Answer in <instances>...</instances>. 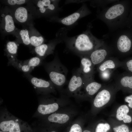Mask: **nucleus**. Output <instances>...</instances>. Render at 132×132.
Segmentation results:
<instances>
[{"mask_svg":"<svg viewBox=\"0 0 132 132\" xmlns=\"http://www.w3.org/2000/svg\"><path fill=\"white\" fill-rule=\"evenodd\" d=\"M126 10L125 1L118 0L111 6L99 11L97 17L106 25L110 32H113L123 27Z\"/></svg>","mask_w":132,"mask_h":132,"instance_id":"nucleus-1","label":"nucleus"},{"mask_svg":"<svg viewBox=\"0 0 132 132\" xmlns=\"http://www.w3.org/2000/svg\"><path fill=\"white\" fill-rule=\"evenodd\" d=\"M104 43L102 39H99L88 30L75 37L69 43V47L79 55H88L92 52L101 46Z\"/></svg>","mask_w":132,"mask_h":132,"instance_id":"nucleus-2","label":"nucleus"},{"mask_svg":"<svg viewBox=\"0 0 132 132\" xmlns=\"http://www.w3.org/2000/svg\"><path fill=\"white\" fill-rule=\"evenodd\" d=\"M44 68L52 83L58 86L63 85L66 80L67 68L55 57L52 61L44 63Z\"/></svg>","mask_w":132,"mask_h":132,"instance_id":"nucleus-3","label":"nucleus"},{"mask_svg":"<svg viewBox=\"0 0 132 132\" xmlns=\"http://www.w3.org/2000/svg\"><path fill=\"white\" fill-rule=\"evenodd\" d=\"M11 10L5 6L0 11V29L4 35L12 34L14 35L18 29L15 27Z\"/></svg>","mask_w":132,"mask_h":132,"instance_id":"nucleus-4","label":"nucleus"},{"mask_svg":"<svg viewBox=\"0 0 132 132\" xmlns=\"http://www.w3.org/2000/svg\"><path fill=\"white\" fill-rule=\"evenodd\" d=\"M29 3V7L33 15H46L54 11L56 9L55 0H32Z\"/></svg>","mask_w":132,"mask_h":132,"instance_id":"nucleus-5","label":"nucleus"},{"mask_svg":"<svg viewBox=\"0 0 132 132\" xmlns=\"http://www.w3.org/2000/svg\"><path fill=\"white\" fill-rule=\"evenodd\" d=\"M43 60L36 56L23 61L17 58L8 60V65L12 66L25 74H30L35 67L40 65Z\"/></svg>","mask_w":132,"mask_h":132,"instance_id":"nucleus-6","label":"nucleus"},{"mask_svg":"<svg viewBox=\"0 0 132 132\" xmlns=\"http://www.w3.org/2000/svg\"><path fill=\"white\" fill-rule=\"evenodd\" d=\"M113 54L110 47L104 42V44L88 55L94 66H98Z\"/></svg>","mask_w":132,"mask_h":132,"instance_id":"nucleus-7","label":"nucleus"},{"mask_svg":"<svg viewBox=\"0 0 132 132\" xmlns=\"http://www.w3.org/2000/svg\"><path fill=\"white\" fill-rule=\"evenodd\" d=\"M11 9L14 22L22 24L27 23V24L32 22L30 21L33 15L29 7L21 6Z\"/></svg>","mask_w":132,"mask_h":132,"instance_id":"nucleus-8","label":"nucleus"},{"mask_svg":"<svg viewBox=\"0 0 132 132\" xmlns=\"http://www.w3.org/2000/svg\"><path fill=\"white\" fill-rule=\"evenodd\" d=\"M80 66L79 68L85 81V83L93 80L94 66L88 55L80 56Z\"/></svg>","mask_w":132,"mask_h":132,"instance_id":"nucleus-9","label":"nucleus"},{"mask_svg":"<svg viewBox=\"0 0 132 132\" xmlns=\"http://www.w3.org/2000/svg\"><path fill=\"white\" fill-rule=\"evenodd\" d=\"M84 83L85 80L79 68L73 72L68 85L69 90L71 92H75Z\"/></svg>","mask_w":132,"mask_h":132,"instance_id":"nucleus-10","label":"nucleus"},{"mask_svg":"<svg viewBox=\"0 0 132 132\" xmlns=\"http://www.w3.org/2000/svg\"><path fill=\"white\" fill-rule=\"evenodd\" d=\"M56 44V43L54 42L47 44H43L34 47L33 52L36 56L44 60L47 56L53 53Z\"/></svg>","mask_w":132,"mask_h":132,"instance_id":"nucleus-11","label":"nucleus"},{"mask_svg":"<svg viewBox=\"0 0 132 132\" xmlns=\"http://www.w3.org/2000/svg\"><path fill=\"white\" fill-rule=\"evenodd\" d=\"M112 93L107 88L103 89L97 94L94 99L93 104L97 108L102 107L107 104L110 99Z\"/></svg>","mask_w":132,"mask_h":132,"instance_id":"nucleus-12","label":"nucleus"},{"mask_svg":"<svg viewBox=\"0 0 132 132\" xmlns=\"http://www.w3.org/2000/svg\"><path fill=\"white\" fill-rule=\"evenodd\" d=\"M90 11L84 5L79 11L74 12L65 17L61 20V22L66 25H70L74 24L78 19L90 14Z\"/></svg>","mask_w":132,"mask_h":132,"instance_id":"nucleus-13","label":"nucleus"},{"mask_svg":"<svg viewBox=\"0 0 132 132\" xmlns=\"http://www.w3.org/2000/svg\"><path fill=\"white\" fill-rule=\"evenodd\" d=\"M27 25L31 46L34 47L44 44L45 41L44 38L34 27L32 22Z\"/></svg>","mask_w":132,"mask_h":132,"instance_id":"nucleus-14","label":"nucleus"},{"mask_svg":"<svg viewBox=\"0 0 132 132\" xmlns=\"http://www.w3.org/2000/svg\"><path fill=\"white\" fill-rule=\"evenodd\" d=\"M25 76L31 83L36 88L40 90L52 88V82L41 78L34 77L30 74H25Z\"/></svg>","mask_w":132,"mask_h":132,"instance_id":"nucleus-15","label":"nucleus"},{"mask_svg":"<svg viewBox=\"0 0 132 132\" xmlns=\"http://www.w3.org/2000/svg\"><path fill=\"white\" fill-rule=\"evenodd\" d=\"M121 65V62L116 58L110 56L98 66L97 70L99 73L108 70L113 71Z\"/></svg>","mask_w":132,"mask_h":132,"instance_id":"nucleus-16","label":"nucleus"},{"mask_svg":"<svg viewBox=\"0 0 132 132\" xmlns=\"http://www.w3.org/2000/svg\"><path fill=\"white\" fill-rule=\"evenodd\" d=\"M14 35L16 37L15 41L19 44H21L27 46H31L28 28L18 29Z\"/></svg>","mask_w":132,"mask_h":132,"instance_id":"nucleus-17","label":"nucleus"},{"mask_svg":"<svg viewBox=\"0 0 132 132\" xmlns=\"http://www.w3.org/2000/svg\"><path fill=\"white\" fill-rule=\"evenodd\" d=\"M129 109L128 107L126 105H123L119 106L116 111V117L119 121H122L124 122L129 123L132 121L131 117L128 113Z\"/></svg>","mask_w":132,"mask_h":132,"instance_id":"nucleus-18","label":"nucleus"},{"mask_svg":"<svg viewBox=\"0 0 132 132\" xmlns=\"http://www.w3.org/2000/svg\"><path fill=\"white\" fill-rule=\"evenodd\" d=\"M19 44L15 41L8 42L5 46V54L8 60L17 58V50Z\"/></svg>","mask_w":132,"mask_h":132,"instance_id":"nucleus-19","label":"nucleus"},{"mask_svg":"<svg viewBox=\"0 0 132 132\" xmlns=\"http://www.w3.org/2000/svg\"><path fill=\"white\" fill-rule=\"evenodd\" d=\"M116 84L121 88L132 89V76L120 74L117 77Z\"/></svg>","mask_w":132,"mask_h":132,"instance_id":"nucleus-20","label":"nucleus"},{"mask_svg":"<svg viewBox=\"0 0 132 132\" xmlns=\"http://www.w3.org/2000/svg\"><path fill=\"white\" fill-rule=\"evenodd\" d=\"M85 90L89 95H93L100 89L102 87V84L94 81V80L86 83Z\"/></svg>","mask_w":132,"mask_h":132,"instance_id":"nucleus-21","label":"nucleus"},{"mask_svg":"<svg viewBox=\"0 0 132 132\" xmlns=\"http://www.w3.org/2000/svg\"><path fill=\"white\" fill-rule=\"evenodd\" d=\"M58 108V105L56 103L48 105L41 104L39 105L38 111L40 113L45 115L49 114L57 110Z\"/></svg>","mask_w":132,"mask_h":132,"instance_id":"nucleus-22","label":"nucleus"},{"mask_svg":"<svg viewBox=\"0 0 132 132\" xmlns=\"http://www.w3.org/2000/svg\"><path fill=\"white\" fill-rule=\"evenodd\" d=\"M69 119V117L67 114L58 113L52 114L48 118L49 121L60 124L66 123Z\"/></svg>","mask_w":132,"mask_h":132,"instance_id":"nucleus-23","label":"nucleus"},{"mask_svg":"<svg viewBox=\"0 0 132 132\" xmlns=\"http://www.w3.org/2000/svg\"><path fill=\"white\" fill-rule=\"evenodd\" d=\"M16 122L13 120L2 121L0 124V129L3 132H9L13 128Z\"/></svg>","mask_w":132,"mask_h":132,"instance_id":"nucleus-24","label":"nucleus"},{"mask_svg":"<svg viewBox=\"0 0 132 132\" xmlns=\"http://www.w3.org/2000/svg\"><path fill=\"white\" fill-rule=\"evenodd\" d=\"M6 6L11 7V8L21 6L28 2L29 1L25 0H8L3 1Z\"/></svg>","mask_w":132,"mask_h":132,"instance_id":"nucleus-25","label":"nucleus"},{"mask_svg":"<svg viewBox=\"0 0 132 132\" xmlns=\"http://www.w3.org/2000/svg\"><path fill=\"white\" fill-rule=\"evenodd\" d=\"M110 128V126L108 123H99L96 126L95 132H107Z\"/></svg>","mask_w":132,"mask_h":132,"instance_id":"nucleus-26","label":"nucleus"},{"mask_svg":"<svg viewBox=\"0 0 132 132\" xmlns=\"http://www.w3.org/2000/svg\"><path fill=\"white\" fill-rule=\"evenodd\" d=\"M118 0H98L94 1L96 4V7L103 9L108 5L112 3H114Z\"/></svg>","mask_w":132,"mask_h":132,"instance_id":"nucleus-27","label":"nucleus"},{"mask_svg":"<svg viewBox=\"0 0 132 132\" xmlns=\"http://www.w3.org/2000/svg\"><path fill=\"white\" fill-rule=\"evenodd\" d=\"M114 132H129L128 126L125 124H122L114 127L113 129Z\"/></svg>","mask_w":132,"mask_h":132,"instance_id":"nucleus-28","label":"nucleus"},{"mask_svg":"<svg viewBox=\"0 0 132 132\" xmlns=\"http://www.w3.org/2000/svg\"><path fill=\"white\" fill-rule=\"evenodd\" d=\"M113 71L110 70H106L100 72V76L101 78L103 80H107L109 79Z\"/></svg>","mask_w":132,"mask_h":132,"instance_id":"nucleus-29","label":"nucleus"},{"mask_svg":"<svg viewBox=\"0 0 132 132\" xmlns=\"http://www.w3.org/2000/svg\"><path fill=\"white\" fill-rule=\"evenodd\" d=\"M82 129L78 124H75L71 126L69 132H82Z\"/></svg>","mask_w":132,"mask_h":132,"instance_id":"nucleus-30","label":"nucleus"},{"mask_svg":"<svg viewBox=\"0 0 132 132\" xmlns=\"http://www.w3.org/2000/svg\"><path fill=\"white\" fill-rule=\"evenodd\" d=\"M124 100L126 102L128 103V107L132 108V94L126 97Z\"/></svg>","mask_w":132,"mask_h":132,"instance_id":"nucleus-31","label":"nucleus"},{"mask_svg":"<svg viewBox=\"0 0 132 132\" xmlns=\"http://www.w3.org/2000/svg\"><path fill=\"white\" fill-rule=\"evenodd\" d=\"M9 132H21L20 128L19 123L16 122L13 128Z\"/></svg>","mask_w":132,"mask_h":132,"instance_id":"nucleus-32","label":"nucleus"},{"mask_svg":"<svg viewBox=\"0 0 132 132\" xmlns=\"http://www.w3.org/2000/svg\"><path fill=\"white\" fill-rule=\"evenodd\" d=\"M126 65L128 70L132 72V59L129 60L127 61Z\"/></svg>","mask_w":132,"mask_h":132,"instance_id":"nucleus-33","label":"nucleus"},{"mask_svg":"<svg viewBox=\"0 0 132 132\" xmlns=\"http://www.w3.org/2000/svg\"><path fill=\"white\" fill-rule=\"evenodd\" d=\"M83 132H91L90 131L88 130H85Z\"/></svg>","mask_w":132,"mask_h":132,"instance_id":"nucleus-34","label":"nucleus"},{"mask_svg":"<svg viewBox=\"0 0 132 132\" xmlns=\"http://www.w3.org/2000/svg\"><path fill=\"white\" fill-rule=\"evenodd\" d=\"M55 132V131H52V132Z\"/></svg>","mask_w":132,"mask_h":132,"instance_id":"nucleus-35","label":"nucleus"},{"mask_svg":"<svg viewBox=\"0 0 132 132\" xmlns=\"http://www.w3.org/2000/svg\"><path fill=\"white\" fill-rule=\"evenodd\" d=\"M0 132H5L2 131H0Z\"/></svg>","mask_w":132,"mask_h":132,"instance_id":"nucleus-36","label":"nucleus"},{"mask_svg":"<svg viewBox=\"0 0 132 132\" xmlns=\"http://www.w3.org/2000/svg\"><path fill=\"white\" fill-rule=\"evenodd\" d=\"M129 132H132V131H131Z\"/></svg>","mask_w":132,"mask_h":132,"instance_id":"nucleus-37","label":"nucleus"}]
</instances>
